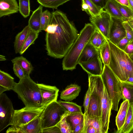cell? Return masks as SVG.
Segmentation results:
<instances>
[{
  "instance_id": "ee69618b",
  "label": "cell",
  "mask_w": 133,
  "mask_h": 133,
  "mask_svg": "<svg viewBox=\"0 0 133 133\" xmlns=\"http://www.w3.org/2000/svg\"><path fill=\"white\" fill-rule=\"evenodd\" d=\"M100 9H103L109 0H90Z\"/></svg>"
},
{
  "instance_id": "7a4b0ae2",
  "label": "cell",
  "mask_w": 133,
  "mask_h": 133,
  "mask_svg": "<svg viewBox=\"0 0 133 133\" xmlns=\"http://www.w3.org/2000/svg\"><path fill=\"white\" fill-rule=\"evenodd\" d=\"M111 51L108 66L121 82L127 83L133 78V60L124 51L107 39Z\"/></svg>"
},
{
  "instance_id": "d6a6232c",
  "label": "cell",
  "mask_w": 133,
  "mask_h": 133,
  "mask_svg": "<svg viewBox=\"0 0 133 133\" xmlns=\"http://www.w3.org/2000/svg\"><path fill=\"white\" fill-rule=\"evenodd\" d=\"M19 11L22 16L26 18L30 15V0H19Z\"/></svg>"
},
{
  "instance_id": "3957f363",
  "label": "cell",
  "mask_w": 133,
  "mask_h": 133,
  "mask_svg": "<svg viewBox=\"0 0 133 133\" xmlns=\"http://www.w3.org/2000/svg\"><path fill=\"white\" fill-rule=\"evenodd\" d=\"M96 29L91 23L85 24L62 61L63 70H72L76 69L80 54L89 42Z\"/></svg>"
},
{
  "instance_id": "e0dca14e",
  "label": "cell",
  "mask_w": 133,
  "mask_h": 133,
  "mask_svg": "<svg viewBox=\"0 0 133 133\" xmlns=\"http://www.w3.org/2000/svg\"><path fill=\"white\" fill-rule=\"evenodd\" d=\"M41 113L27 123L18 127L21 133H42Z\"/></svg>"
},
{
  "instance_id": "4dcf8cb0",
  "label": "cell",
  "mask_w": 133,
  "mask_h": 133,
  "mask_svg": "<svg viewBox=\"0 0 133 133\" xmlns=\"http://www.w3.org/2000/svg\"><path fill=\"white\" fill-rule=\"evenodd\" d=\"M121 83L122 99L123 101L127 100L129 103H133V85Z\"/></svg>"
},
{
  "instance_id": "8992f818",
  "label": "cell",
  "mask_w": 133,
  "mask_h": 133,
  "mask_svg": "<svg viewBox=\"0 0 133 133\" xmlns=\"http://www.w3.org/2000/svg\"><path fill=\"white\" fill-rule=\"evenodd\" d=\"M101 76L112 101V110L117 111L119 102L122 98V83L108 65H104Z\"/></svg>"
},
{
  "instance_id": "b9f144b4",
  "label": "cell",
  "mask_w": 133,
  "mask_h": 133,
  "mask_svg": "<svg viewBox=\"0 0 133 133\" xmlns=\"http://www.w3.org/2000/svg\"><path fill=\"white\" fill-rule=\"evenodd\" d=\"M129 43L126 37L121 39L116 45L119 49L124 51Z\"/></svg>"
},
{
  "instance_id": "f6af8a7d",
  "label": "cell",
  "mask_w": 133,
  "mask_h": 133,
  "mask_svg": "<svg viewBox=\"0 0 133 133\" xmlns=\"http://www.w3.org/2000/svg\"><path fill=\"white\" fill-rule=\"evenodd\" d=\"M82 133H97L95 129L90 125H84Z\"/></svg>"
},
{
  "instance_id": "f5cc1de1",
  "label": "cell",
  "mask_w": 133,
  "mask_h": 133,
  "mask_svg": "<svg viewBox=\"0 0 133 133\" xmlns=\"http://www.w3.org/2000/svg\"><path fill=\"white\" fill-rule=\"evenodd\" d=\"M130 7L133 12V0H128Z\"/></svg>"
},
{
  "instance_id": "d590c367",
  "label": "cell",
  "mask_w": 133,
  "mask_h": 133,
  "mask_svg": "<svg viewBox=\"0 0 133 133\" xmlns=\"http://www.w3.org/2000/svg\"><path fill=\"white\" fill-rule=\"evenodd\" d=\"M52 14L46 10L42 13L41 20V31H45L49 25L51 19Z\"/></svg>"
},
{
  "instance_id": "5bb4252c",
  "label": "cell",
  "mask_w": 133,
  "mask_h": 133,
  "mask_svg": "<svg viewBox=\"0 0 133 133\" xmlns=\"http://www.w3.org/2000/svg\"><path fill=\"white\" fill-rule=\"evenodd\" d=\"M102 62L100 57H98L79 64L88 75L101 76L103 70Z\"/></svg>"
},
{
  "instance_id": "8fae6325",
  "label": "cell",
  "mask_w": 133,
  "mask_h": 133,
  "mask_svg": "<svg viewBox=\"0 0 133 133\" xmlns=\"http://www.w3.org/2000/svg\"><path fill=\"white\" fill-rule=\"evenodd\" d=\"M112 106L111 100L104 86L102 99L101 116L102 133L108 132Z\"/></svg>"
},
{
  "instance_id": "11a10c76",
  "label": "cell",
  "mask_w": 133,
  "mask_h": 133,
  "mask_svg": "<svg viewBox=\"0 0 133 133\" xmlns=\"http://www.w3.org/2000/svg\"><path fill=\"white\" fill-rule=\"evenodd\" d=\"M0 61H4L6 59L5 56L1 55H0Z\"/></svg>"
},
{
  "instance_id": "f1b7e54d",
  "label": "cell",
  "mask_w": 133,
  "mask_h": 133,
  "mask_svg": "<svg viewBox=\"0 0 133 133\" xmlns=\"http://www.w3.org/2000/svg\"><path fill=\"white\" fill-rule=\"evenodd\" d=\"M66 120L70 125L72 132L77 125L84 122V114L83 113L69 115L66 116Z\"/></svg>"
},
{
  "instance_id": "f35d334b",
  "label": "cell",
  "mask_w": 133,
  "mask_h": 133,
  "mask_svg": "<svg viewBox=\"0 0 133 133\" xmlns=\"http://www.w3.org/2000/svg\"><path fill=\"white\" fill-rule=\"evenodd\" d=\"M122 23L125 29L126 37L130 43L133 41V29L130 26L127 21H123Z\"/></svg>"
},
{
  "instance_id": "6da1fadb",
  "label": "cell",
  "mask_w": 133,
  "mask_h": 133,
  "mask_svg": "<svg viewBox=\"0 0 133 133\" xmlns=\"http://www.w3.org/2000/svg\"><path fill=\"white\" fill-rule=\"evenodd\" d=\"M51 19L45 31L47 55L55 58L64 57L79 34L65 14L59 10L51 13Z\"/></svg>"
},
{
  "instance_id": "44dd1931",
  "label": "cell",
  "mask_w": 133,
  "mask_h": 133,
  "mask_svg": "<svg viewBox=\"0 0 133 133\" xmlns=\"http://www.w3.org/2000/svg\"><path fill=\"white\" fill-rule=\"evenodd\" d=\"M133 130V103L129 102L126 117L123 125L116 133H131Z\"/></svg>"
},
{
  "instance_id": "7dc6e473",
  "label": "cell",
  "mask_w": 133,
  "mask_h": 133,
  "mask_svg": "<svg viewBox=\"0 0 133 133\" xmlns=\"http://www.w3.org/2000/svg\"><path fill=\"white\" fill-rule=\"evenodd\" d=\"M124 51L127 54H133V41L129 43Z\"/></svg>"
},
{
  "instance_id": "bcb514c9",
  "label": "cell",
  "mask_w": 133,
  "mask_h": 133,
  "mask_svg": "<svg viewBox=\"0 0 133 133\" xmlns=\"http://www.w3.org/2000/svg\"><path fill=\"white\" fill-rule=\"evenodd\" d=\"M84 122L78 125L72 131V133H82L84 126Z\"/></svg>"
},
{
  "instance_id": "1f68e13d",
  "label": "cell",
  "mask_w": 133,
  "mask_h": 133,
  "mask_svg": "<svg viewBox=\"0 0 133 133\" xmlns=\"http://www.w3.org/2000/svg\"><path fill=\"white\" fill-rule=\"evenodd\" d=\"M71 0H37V2L43 6L57 9L59 6Z\"/></svg>"
},
{
  "instance_id": "83f0119b",
  "label": "cell",
  "mask_w": 133,
  "mask_h": 133,
  "mask_svg": "<svg viewBox=\"0 0 133 133\" xmlns=\"http://www.w3.org/2000/svg\"><path fill=\"white\" fill-rule=\"evenodd\" d=\"M57 101L68 111L69 113V115L83 114L81 107L75 103L61 100Z\"/></svg>"
},
{
  "instance_id": "ab89813d",
  "label": "cell",
  "mask_w": 133,
  "mask_h": 133,
  "mask_svg": "<svg viewBox=\"0 0 133 133\" xmlns=\"http://www.w3.org/2000/svg\"><path fill=\"white\" fill-rule=\"evenodd\" d=\"M13 70L16 75L19 79L24 78L25 76V73L21 66L17 63H13Z\"/></svg>"
},
{
  "instance_id": "f546056e",
  "label": "cell",
  "mask_w": 133,
  "mask_h": 133,
  "mask_svg": "<svg viewBox=\"0 0 133 133\" xmlns=\"http://www.w3.org/2000/svg\"><path fill=\"white\" fill-rule=\"evenodd\" d=\"M39 33L30 29L19 53L21 55L23 54L31 45L34 43V41L38 37Z\"/></svg>"
},
{
  "instance_id": "c3c4849f",
  "label": "cell",
  "mask_w": 133,
  "mask_h": 133,
  "mask_svg": "<svg viewBox=\"0 0 133 133\" xmlns=\"http://www.w3.org/2000/svg\"><path fill=\"white\" fill-rule=\"evenodd\" d=\"M6 133H21L18 127H16L11 126L6 131Z\"/></svg>"
},
{
  "instance_id": "836d02e7",
  "label": "cell",
  "mask_w": 133,
  "mask_h": 133,
  "mask_svg": "<svg viewBox=\"0 0 133 133\" xmlns=\"http://www.w3.org/2000/svg\"><path fill=\"white\" fill-rule=\"evenodd\" d=\"M84 125H90L93 126L96 129L97 133H102L101 118L96 117L93 118L84 119Z\"/></svg>"
},
{
  "instance_id": "2e32d148",
  "label": "cell",
  "mask_w": 133,
  "mask_h": 133,
  "mask_svg": "<svg viewBox=\"0 0 133 133\" xmlns=\"http://www.w3.org/2000/svg\"><path fill=\"white\" fill-rule=\"evenodd\" d=\"M100 57L99 50L89 42L86 45L79 56L78 64L90 61Z\"/></svg>"
},
{
  "instance_id": "74e56055",
  "label": "cell",
  "mask_w": 133,
  "mask_h": 133,
  "mask_svg": "<svg viewBox=\"0 0 133 133\" xmlns=\"http://www.w3.org/2000/svg\"><path fill=\"white\" fill-rule=\"evenodd\" d=\"M82 2L85 3L88 6L89 9V15L94 17L98 15L103 10L97 6L90 0H82Z\"/></svg>"
},
{
  "instance_id": "f907efd6",
  "label": "cell",
  "mask_w": 133,
  "mask_h": 133,
  "mask_svg": "<svg viewBox=\"0 0 133 133\" xmlns=\"http://www.w3.org/2000/svg\"><path fill=\"white\" fill-rule=\"evenodd\" d=\"M81 6L82 10L85 11L89 14V9L87 5L85 3L82 2Z\"/></svg>"
},
{
  "instance_id": "7bdbcfd3",
  "label": "cell",
  "mask_w": 133,
  "mask_h": 133,
  "mask_svg": "<svg viewBox=\"0 0 133 133\" xmlns=\"http://www.w3.org/2000/svg\"><path fill=\"white\" fill-rule=\"evenodd\" d=\"M61 133V132L58 127L56 125L43 129L42 133Z\"/></svg>"
},
{
  "instance_id": "681fc988",
  "label": "cell",
  "mask_w": 133,
  "mask_h": 133,
  "mask_svg": "<svg viewBox=\"0 0 133 133\" xmlns=\"http://www.w3.org/2000/svg\"><path fill=\"white\" fill-rule=\"evenodd\" d=\"M120 4L125 5L129 8L130 6L128 0H116Z\"/></svg>"
},
{
  "instance_id": "60d3db41",
  "label": "cell",
  "mask_w": 133,
  "mask_h": 133,
  "mask_svg": "<svg viewBox=\"0 0 133 133\" xmlns=\"http://www.w3.org/2000/svg\"><path fill=\"white\" fill-rule=\"evenodd\" d=\"M90 88L89 87L84 98L83 106L84 109V115H85L87 114L90 102Z\"/></svg>"
},
{
  "instance_id": "484cf974",
  "label": "cell",
  "mask_w": 133,
  "mask_h": 133,
  "mask_svg": "<svg viewBox=\"0 0 133 133\" xmlns=\"http://www.w3.org/2000/svg\"><path fill=\"white\" fill-rule=\"evenodd\" d=\"M107 41L105 37L96 29L89 42L99 50Z\"/></svg>"
},
{
  "instance_id": "603a6c76",
  "label": "cell",
  "mask_w": 133,
  "mask_h": 133,
  "mask_svg": "<svg viewBox=\"0 0 133 133\" xmlns=\"http://www.w3.org/2000/svg\"><path fill=\"white\" fill-rule=\"evenodd\" d=\"M103 9L112 18L119 19L123 22L127 21L121 13L113 0H109Z\"/></svg>"
},
{
  "instance_id": "9f6ffc18",
  "label": "cell",
  "mask_w": 133,
  "mask_h": 133,
  "mask_svg": "<svg viewBox=\"0 0 133 133\" xmlns=\"http://www.w3.org/2000/svg\"><path fill=\"white\" fill-rule=\"evenodd\" d=\"M128 55L133 60V54Z\"/></svg>"
},
{
  "instance_id": "52a82bcc",
  "label": "cell",
  "mask_w": 133,
  "mask_h": 133,
  "mask_svg": "<svg viewBox=\"0 0 133 133\" xmlns=\"http://www.w3.org/2000/svg\"><path fill=\"white\" fill-rule=\"evenodd\" d=\"M68 111L57 101L47 105L41 113V123L42 129L56 125Z\"/></svg>"
},
{
  "instance_id": "5b68a950",
  "label": "cell",
  "mask_w": 133,
  "mask_h": 133,
  "mask_svg": "<svg viewBox=\"0 0 133 133\" xmlns=\"http://www.w3.org/2000/svg\"><path fill=\"white\" fill-rule=\"evenodd\" d=\"M89 87L90 91V102L84 119L96 117L101 118V101L104 85L101 76L88 75Z\"/></svg>"
},
{
  "instance_id": "9c48e42d",
  "label": "cell",
  "mask_w": 133,
  "mask_h": 133,
  "mask_svg": "<svg viewBox=\"0 0 133 133\" xmlns=\"http://www.w3.org/2000/svg\"><path fill=\"white\" fill-rule=\"evenodd\" d=\"M15 110L11 101L5 93L0 95V132L11 125Z\"/></svg>"
},
{
  "instance_id": "816d5d0a",
  "label": "cell",
  "mask_w": 133,
  "mask_h": 133,
  "mask_svg": "<svg viewBox=\"0 0 133 133\" xmlns=\"http://www.w3.org/2000/svg\"><path fill=\"white\" fill-rule=\"evenodd\" d=\"M127 21L130 26L133 29V18L128 19Z\"/></svg>"
},
{
  "instance_id": "4fadbf2b",
  "label": "cell",
  "mask_w": 133,
  "mask_h": 133,
  "mask_svg": "<svg viewBox=\"0 0 133 133\" xmlns=\"http://www.w3.org/2000/svg\"><path fill=\"white\" fill-rule=\"evenodd\" d=\"M42 98L43 104L47 106L51 103L57 101L58 89L55 86L37 83Z\"/></svg>"
},
{
  "instance_id": "d4e9b609",
  "label": "cell",
  "mask_w": 133,
  "mask_h": 133,
  "mask_svg": "<svg viewBox=\"0 0 133 133\" xmlns=\"http://www.w3.org/2000/svg\"><path fill=\"white\" fill-rule=\"evenodd\" d=\"M13 63L18 64L24 70L25 75H30L33 70V67L30 62L22 56H18L12 59Z\"/></svg>"
},
{
  "instance_id": "ffe728a7",
  "label": "cell",
  "mask_w": 133,
  "mask_h": 133,
  "mask_svg": "<svg viewBox=\"0 0 133 133\" xmlns=\"http://www.w3.org/2000/svg\"><path fill=\"white\" fill-rule=\"evenodd\" d=\"M129 105V101L126 100L123 101L120 105L116 118V123L118 131L122 128L124 123Z\"/></svg>"
},
{
  "instance_id": "d6986e66",
  "label": "cell",
  "mask_w": 133,
  "mask_h": 133,
  "mask_svg": "<svg viewBox=\"0 0 133 133\" xmlns=\"http://www.w3.org/2000/svg\"><path fill=\"white\" fill-rule=\"evenodd\" d=\"M43 6L40 5L32 12L28 21V25L30 29L36 32L39 33L41 31V20Z\"/></svg>"
},
{
  "instance_id": "e575fe53",
  "label": "cell",
  "mask_w": 133,
  "mask_h": 133,
  "mask_svg": "<svg viewBox=\"0 0 133 133\" xmlns=\"http://www.w3.org/2000/svg\"><path fill=\"white\" fill-rule=\"evenodd\" d=\"M113 0L121 13L127 21L133 18V12L130 8L120 4L116 0Z\"/></svg>"
},
{
  "instance_id": "cb8c5ba5",
  "label": "cell",
  "mask_w": 133,
  "mask_h": 133,
  "mask_svg": "<svg viewBox=\"0 0 133 133\" xmlns=\"http://www.w3.org/2000/svg\"><path fill=\"white\" fill-rule=\"evenodd\" d=\"M14 78L8 73L0 70V86L8 91L12 90L15 82Z\"/></svg>"
},
{
  "instance_id": "277c9868",
  "label": "cell",
  "mask_w": 133,
  "mask_h": 133,
  "mask_svg": "<svg viewBox=\"0 0 133 133\" xmlns=\"http://www.w3.org/2000/svg\"><path fill=\"white\" fill-rule=\"evenodd\" d=\"M29 75H25L18 83L15 82L12 90L17 94L25 107H39L44 105L40 90L38 84Z\"/></svg>"
},
{
  "instance_id": "8d00e7d4",
  "label": "cell",
  "mask_w": 133,
  "mask_h": 133,
  "mask_svg": "<svg viewBox=\"0 0 133 133\" xmlns=\"http://www.w3.org/2000/svg\"><path fill=\"white\" fill-rule=\"evenodd\" d=\"M69 115H65L56 125L60 129L61 133H72L71 126L66 120V117Z\"/></svg>"
},
{
  "instance_id": "7402d4cb",
  "label": "cell",
  "mask_w": 133,
  "mask_h": 133,
  "mask_svg": "<svg viewBox=\"0 0 133 133\" xmlns=\"http://www.w3.org/2000/svg\"><path fill=\"white\" fill-rule=\"evenodd\" d=\"M30 30L27 25L16 36L14 43V50L16 54L19 53Z\"/></svg>"
},
{
  "instance_id": "db71d44e",
  "label": "cell",
  "mask_w": 133,
  "mask_h": 133,
  "mask_svg": "<svg viewBox=\"0 0 133 133\" xmlns=\"http://www.w3.org/2000/svg\"><path fill=\"white\" fill-rule=\"evenodd\" d=\"M6 91H8L6 89L0 86V95L2 94L4 92Z\"/></svg>"
},
{
  "instance_id": "ba28073f",
  "label": "cell",
  "mask_w": 133,
  "mask_h": 133,
  "mask_svg": "<svg viewBox=\"0 0 133 133\" xmlns=\"http://www.w3.org/2000/svg\"><path fill=\"white\" fill-rule=\"evenodd\" d=\"M46 106L44 105L37 108L25 107L15 110L11 126L19 127L27 123L40 115Z\"/></svg>"
},
{
  "instance_id": "4316f807",
  "label": "cell",
  "mask_w": 133,
  "mask_h": 133,
  "mask_svg": "<svg viewBox=\"0 0 133 133\" xmlns=\"http://www.w3.org/2000/svg\"><path fill=\"white\" fill-rule=\"evenodd\" d=\"M100 57L104 65H108L111 58L110 47L107 40L99 50Z\"/></svg>"
},
{
  "instance_id": "ac0fdd59",
  "label": "cell",
  "mask_w": 133,
  "mask_h": 133,
  "mask_svg": "<svg viewBox=\"0 0 133 133\" xmlns=\"http://www.w3.org/2000/svg\"><path fill=\"white\" fill-rule=\"evenodd\" d=\"M81 90V87L78 85L75 84H70L62 92L60 98L65 101L70 102L78 96Z\"/></svg>"
},
{
  "instance_id": "7c38bea8",
  "label": "cell",
  "mask_w": 133,
  "mask_h": 133,
  "mask_svg": "<svg viewBox=\"0 0 133 133\" xmlns=\"http://www.w3.org/2000/svg\"><path fill=\"white\" fill-rule=\"evenodd\" d=\"M112 18L109 40L116 45L121 39L126 36V33L122 23L123 21L119 19Z\"/></svg>"
},
{
  "instance_id": "30bf717a",
  "label": "cell",
  "mask_w": 133,
  "mask_h": 133,
  "mask_svg": "<svg viewBox=\"0 0 133 133\" xmlns=\"http://www.w3.org/2000/svg\"><path fill=\"white\" fill-rule=\"evenodd\" d=\"M91 23L95 29L102 33L107 39L112 21V18L104 9L102 10L96 16L89 18Z\"/></svg>"
},
{
  "instance_id": "9a60e30c",
  "label": "cell",
  "mask_w": 133,
  "mask_h": 133,
  "mask_svg": "<svg viewBox=\"0 0 133 133\" xmlns=\"http://www.w3.org/2000/svg\"><path fill=\"white\" fill-rule=\"evenodd\" d=\"M19 6L16 0H0V17L18 12Z\"/></svg>"
}]
</instances>
